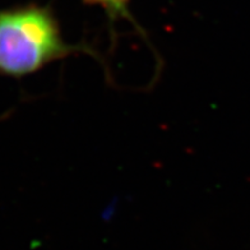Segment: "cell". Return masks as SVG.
Returning a JSON list of instances; mask_svg holds the SVG:
<instances>
[{
  "instance_id": "6da1fadb",
  "label": "cell",
  "mask_w": 250,
  "mask_h": 250,
  "mask_svg": "<svg viewBox=\"0 0 250 250\" xmlns=\"http://www.w3.org/2000/svg\"><path fill=\"white\" fill-rule=\"evenodd\" d=\"M79 54L104 62L92 46L65 41L51 5L30 3L0 9V76L24 78Z\"/></svg>"
},
{
  "instance_id": "7a4b0ae2",
  "label": "cell",
  "mask_w": 250,
  "mask_h": 250,
  "mask_svg": "<svg viewBox=\"0 0 250 250\" xmlns=\"http://www.w3.org/2000/svg\"><path fill=\"white\" fill-rule=\"evenodd\" d=\"M86 5H92V7H99L105 12V14L109 18L110 27L115 26L120 20H126L135 24L134 18L130 13V3L132 0H83Z\"/></svg>"
}]
</instances>
